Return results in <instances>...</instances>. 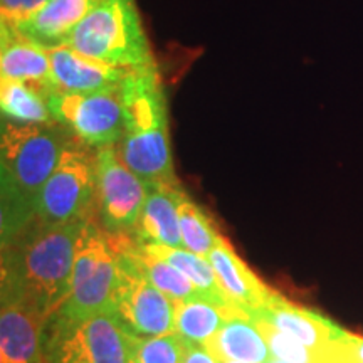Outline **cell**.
<instances>
[{
	"label": "cell",
	"mask_w": 363,
	"mask_h": 363,
	"mask_svg": "<svg viewBox=\"0 0 363 363\" xmlns=\"http://www.w3.org/2000/svg\"><path fill=\"white\" fill-rule=\"evenodd\" d=\"M130 235L108 234L120 267V283L113 313L133 337L150 338L175 333L174 299L160 291L136 266L128 251Z\"/></svg>",
	"instance_id": "ba28073f"
},
{
	"label": "cell",
	"mask_w": 363,
	"mask_h": 363,
	"mask_svg": "<svg viewBox=\"0 0 363 363\" xmlns=\"http://www.w3.org/2000/svg\"><path fill=\"white\" fill-rule=\"evenodd\" d=\"M49 59L52 93H94L115 89L131 71L93 61L66 44L49 49Z\"/></svg>",
	"instance_id": "8fae6325"
},
{
	"label": "cell",
	"mask_w": 363,
	"mask_h": 363,
	"mask_svg": "<svg viewBox=\"0 0 363 363\" xmlns=\"http://www.w3.org/2000/svg\"><path fill=\"white\" fill-rule=\"evenodd\" d=\"M252 315L262 316L276 328L289 333L293 338H296L298 342L310 348L316 357L321 352H325L330 345L342 340L347 333L337 323H333L330 318L308 310V308L294 305L274 291L266 301V305Z\"/></svg>",
	"instance_id": "7c38bea8"
},
{
	"label": "cell",
	"mask_w": 363,
	"mask_h": 363,
	"mask_svg": "<svg viewBox=\"0 0 363 363\" xmlns=\"http://www.w3.org/2000/svg\"><path fill=\"white\" fill-rule=\"evenodd\" d=\"M343 343L347 345V348L352 352L353 357H357L358 360L363 362V337H358V335L348 333L347 331L343 337Z\"/></svg>",
	"instance_id": "f1b7e54d"
},
{
	"label": "cell",
	"mask_w": 363,
	"mask_h": 363,
	"mask_svg": "<svg viewBox=\"0 0 363 363\" xmlns=\"http://www.w3.org/2000/svg\"><path fill=\"white\" fill-rule=\"evenodd\" d=\"M96 208V150L72 138L40 192L35 222L45 227L93 217Z\"/></svg>",
	"instance_id": "52a82bcc"
},
{
	"label": "cell",
	"mask_w": 363,
	"mask_h": 363,
	"mask_svg": "<svg viewBox=\"0 0 363 363\" xmlns=\"http://www.w3.org/2000/svg\"><path fill=\"white\" fill-rule=\"evenodd\" d=\"M0 79L19 81L49 96L52 93L49 49L11 29H0Z\"/></svg>",
	"instance_id": "9a60e30c"
},
{
	"label": "cell",
	"mask_w": 363,
	"mask_h": 363,
	"mask_svg": "<svg viewBox=\"0 0 363 363\" xmlns=\"http://www.w3.org/2000/svg\"><path fill=\"white\" fill-rule=\"evenodd\" d=\"M48 318L19 301L2 299L0 363H35L43 348Z\"/></svg>",
	"instance_id": "5bb4252c"
},
{
	"label": "cell",
	"mask_w": 363,
	"mask_h": 363,
	"mask_svg": "<svg viewBox=\"0 0 363 363\" xmlns=\"http://www.w3.org/2000/svg\"><path fill=\"white\" fill-rule=\"evenodd\" d=\"M147 184L116 155L115 147L96 148V211L108 234H133L142 216Z\"/></svg>",
	"instance_id": "30bf717a"
},
{
	"label": "cell",
	"mask_w": 363,
	"mask_h": 363,
	"mask_svg": "<svg viewBox=\"0 0 363 363\" xmlns=\"http://www.w3.org/2000/svg\"><path fill=\"white\" fill-rule=\"evenodd\" d=\"M208 262L214 267L220 291L230 305L246 311L249 316L259 311L272 294L249 266L235 254L224 235L217 238L214 249L208 252Z\"/></svg>",
	"instance_id": "4fadbf2b"
},
{
	"label": "cell",
	"mask_w": 363,
	"mask_h": 363,
	"mask_svg": "<svg viewBox=\"0 0 363 363\" xmlns=\"http://www.w3.org/2000/svg\"><path fill=\"white\" fill-rule=\"evenodd\" d=\"M72 138L71 131L57 121L13 123L2 120V244L35 220L40 192Z\"/></svg>",
	"instance_id": "7a4b0ae2"
},
{
	"label": "cell",
	"mask_w": 363,
	"mask_h": 363,
	"mask_svg": "<svg viewBox=\"0 0 363 363\" xmlns=\"http://www.w3.org/2000/svg\"><path fill=\"white\" fill-rule=\"evenodd\" d=\"M48 2L49 0H0V29H17Z\"/></svg>",
	"instance_id": "484cf974"
},
{
	"label": "cell",
	"mask_w": 363,
	"mask_h": 363,
	"mask_svg": "<svg viewBox=\"0 0 363 363\" xmlns=\"http://www.w3.org/2000/svg\"><path fill=\"white\" fill-rule=\"evenodd\" d=\"M182 194L184 190L180 184H147V199L133 233L140 244L184 247L179 225V201Z\"/></svg>",
	"instance_id": "2e32d148"
},
{
	"label": "cell",
	"mask_w": 363,
	"mask_h": 363,
	"mask_svg": "<svg viewBox=\"0 0 363 363\" xmlns=\"http://www.w3.org/2000/svg\"><path fill=\"white\" fill-rule=\"evenodd\" d=\"M175 303V333L190 343L203 345L222 325L238 315H247L234 305H216L207 299Z\"/></svg>",
	"instance_id": "d6986e66"
},
{
	"label": "cell",
	"mask_w": 363,
	"mask_h": 363,
	"mask_svg": "<svg viewBox=\"0 0 363 363\" xmlns=\"http://www.w3.org/2000/svg\"><path fill=\"white\" fill-rule=\"evenodd\" d=\"M84 220L56 227L34 220L4 242L2 299L19 301L51 321L69 296L76 247Z\"/></svg>",
	"instance_id": "6da1fadb"
},
{
	"label": "cell",
	"mask_w": 363,
	"mask_h": 363,
	"mask_svg": "<svg viewBox=\"0 0 363 363\" xmlns=\"http://www.w3.org/2000/svg\"><path fill=\"white\" fill-rule=\"evenodd\" d=\"M179 225L184 247L203 257L214 249L220 235L214 222L185 192L179 201Z\"/></svg>",
	"instance_id": "603a6c76"
},
{
	"label": "cell",
	"mask_w": 363,
	"mask_h": 363,
	"mask_svg": "<svg viewBox=\"0 0 363 363\" xmlns=\"http://www.w3.org/2000/svg\"><path fill=\"white\" fill-rule=\"evenodd\" d=\"M66 45L93 61L121 69L155 66L135 0H101L74 27Z\"/></svg>",
	"instance_id": "277c9868"
},
{
	"label": "cell",
	"mask_w": 363,
	"mask_h": 363,
	"mask_svg": "<svg viewBox=\"0 0 363 363\" xmlns=\"http://www.w3.org/2000/svg\"><path fill=\"white\" fill-rule=\"evenodd\" d=\"M118 283L120 267L108 234L89 217L83 222L78 238L69 296L57 315L83 320L99 313H113Z\"/></svg>",
	"instance_id": "5b68a950"
},
{
	"label": "cell",
	"mask_w": 363,
	"mask_h": 363,
	"mask_svg": "<svg viewBox=\"0 0 363 363\" xmlns=\"http://www.w3.org/2000/svg\"><path fill=\"white\" fill-rule=\"evenodd\" d=\"M224 363H240V362H224Z\"/></svg>",
	"instance_id": "1f68e13d"
},
{
	"label": "cell",
	"mask_w": 363,
	"mask_h": 363,
	"mask_svg": "<svg viewBox=\"0 0 363 363\" xmlns=\"http://www.w3.org/2000/svg\"><path fill=\"white\" fill-rule=\"evenodd\" d=\"M125 133L115 145L116 155L145 184H179L174 170L169 110L157 67L130 71L120 84Z\"/></svg>",
	"instance_id": "3957f363"
},
{
	"label": "cell",
	"mask_w": 363,
	"mask_h": 363,
	"mask_svg": "<svg viewBox=\"0 0 363 363\" xmlns=\"http://www.w3.org/2000/svg\"><path fill=\"white\" fill-rule=\"evenodd\" d=\"M187 348V340L179 333L160 337H133L130 335L128 363H180Z\"/></svg>",
	"instance_id": "cb8c5ba5"
},
{
	"label": "cell",
	"mask_w": 363,
	"mask_h": 363,
	"mask_svg": "<svg viewBox=\"0 0 363 363\" xmlns=\"http://www.w3.org/2000/svg\"><path fill=\"white\" fill-rule=\"evenodd\" d=\"M316 363H350V357L342 340H338L316 357Z\"/></svg>",
	"instance_id": "4316f807"
},
{
	"label": "cell",
	"mask_w": 363,
	"mask_h": 363,
	"mask_svg": "<svg viewBox=\"0 0 363 363\" xmlns=\"http://www.w3.org/2000/svg\"><path fill=\"white\" fill-rule=\"evenodd\" d=\"M148 251H152L157 256H160L162 259L170 262L172 266H175L177 269L184 272L192 283L197 286L206 296L211 299L216 305H230L227 301L224 293L220 291L219 281L216 278L214 267L211 262L207 261V257L199 256L192 251L185 247H169V246H160V244H143Z\"/></svg>",
	"instance_id": "7402d4cb"
},
{
	"label": "cell",
	"mask_w": 363,
	"mask_h": 363,
	"mask_svg": "<svg viewBox=\"0 0 363 363\" xmlns=\"http://www.w3.org/2000/svg\"><path fill=\"white\" fill-rule=\"evenodd\" d=\"M54 121L89 148L115 147L125 133V110L120 86L94 93H51Z\"/></svg>",
	"instance_id": "9c48e42d"
},
{
	"label": "cell",
	"mask_w": 363,
	"mask_h": 363,
	"mask_svg": "<svg viewBox=\"0 0 363 363\" xmlns=\"http://www.w3.org/2000/svg\"><path fill=\"white\" fill-rule=\"evenodd\" d=\"M101 0H49L34 17L13 30L45 49L57 48L66 44L74 27Z\"/></svg>",
	"instance_id": "e0dca14e"
},
{
	"label": "cell",
	"mask_w": 363,
	"mask_h": 363,
	"mask_svg": "<svg viewBox=\"0 0 363 363\" xmlns=\"http://www.w3.org/2000/svg\"><path fill=\"white\" fill-rule=\"evenodd\" d=\"M128 251L136 266L147 278L174 301H189V299H207L201 289L190 281L184 272L172 266L170 262L162 259L160 256L148 251L143 244H140L133 234L130 235Z\"/></svg>",
	"instance_id": "ffe728a7"
},
{
	"label": "cell",
	"mask_w": 363,
	"mask_h": 363,
	"mask_svg": "<svg viewBox=\"0 0 363 363\" xmlns=\"http://www.w3.org/2000/svg\"><path fill=\"white\" fill-rule=\"evenodd\" d=\"M203 347L219 363H266L272 357L249 315H238L227 320Z\"/></svg>",
	"instance_id": "ac0fdd59"
},
{
	"label": "cell",
	"mask_w": 363,
	"mask_h": 363,
	"mask_svg": "<svg viewBox=\"0 0 363 363\" xmlns=\"http://www.w3.org/2000/svg\"><path fill=\"white\" fill-rule=\"evenodd\" d=\"M44 363H128L130 333L115 313L49 321Z\"/></svg>",
	"instance_id": "8992f818"
},
{
	"label": "cell",
	"mask_w": 363,
	"mask_h": 363,
	"mask_svg": "<svg viewBox=\"0 0 363 363\" xmlns=\"http://www.w3.org/2000/svg\"><path fill=\"white\" fill-rule=\"evenodd\" d=\"M342 342H343V338H342ZM343 345H345V343H343ZM345 348H347V345H345ZM347 352H348V357H350V363H363V362L358 360L357 357H353V355H352V352L348 350V348H347Z\"/></svg>",
	"instance_id": "f546056e"
},
{
	"label": "cell",
	"mask_w": 363,
	"mask_h": 363,
	"mask_svg": "<svg viewBox=\"0 0 363 363\" xmlns=\"http://www.w3.org/2000/svg\"><path fill=\"white\" fill-rule=\"evenodd\" d=\"M0 110L2 120L13 123H51L49 96L19 81L0 79Z\"/></svg>",
	"instance_id": "44dd1931"
},
{
	"label": "cell",
	"mask_w": 363,
	"mask_h": 363,
	"mask_svg": "<svg viewBox=\"0 0 363 363\" xmlns=\"http://www.w3.org/2000/svg\"><path fill=\"white\" fill-rule=\"evenodd\" d=\"M266 363H288V362H283V360H279V358H274V357H271L269 360H267Z\"/></svg>",
	"instance_id": "4dcf8cb0"
},
{
	"label": "cell",
	"mask_w": 363,
	"mask_h": 363,
	"mask_svg": "<svg viewBox=\"0 0 363 363\" xmlns=\"http://www.w3.org/2000/svg\"><path fill=\"white\" fill-rule=\"evenodd\" d=\"M180 363H219L214 357L206 350L203 345L190 343L187 342V348H185L184 357H182Z\"/></svg>",
	"instance_id": "83f0119b"
},
{
	"label": "cell",
	"mask_w": 363,
	"mask_h": 363,
	"mask_svg": "<svg viewBox=\"0 0 363 363\" xmlns=\"http://www.w3.org/2000/svg\"><path fill=\"white\" fill-rule=\"evenodd\" d=\"M251 318L256 328L262 335V338H264V342L267 343V347H269L272 357L288 363H316L315 353L301 342H298L296 338H293L291 335L276 328L274 325H271L262 316L252 315Z\"/></svg>",
	"instance_id": "d4e9b609"
}]
</instances>
